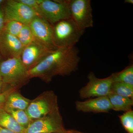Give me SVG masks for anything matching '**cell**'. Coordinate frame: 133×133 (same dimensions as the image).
<instances>
[{
    "instance_id": "6da1fadb",
    "label": "cell",
    "mask_w": 133,
    "mask_h": 133,
    "mask_svg": "<svg viewBox=\"0 0 133 133\" xmlns=\"http://www.w3.org/2000/svg\"><path fill=\"white\" fill-rule=\"evenodd\" d=\"M79 51L76 46L58 48L28 71L29 78H38L46 83L56 76H69L78 69Z\"/></svg>"
},
{
    "instance_id": "7a4b0ae2",
    "label": "cell",
    "mask_w": 133,
    "mask_h": 133,
    "mask_svg": "<svg viewBox=\"0 0 133 133\" xmlns=\"http://www.w3.org/2000/svg\"><path fill=\"white\" fill-rule=\"evenodd\" d=\"M0 76L3 83L17 90L30 79L28 70L23 64L20 56L3 59L0 63Z\"/></svg>"
},
{
    "instance_id": "3957f363",
    "label": "cell",
    "mask_w": 133,
    "mask_h": 133,
    "mask_svg": "<svg viewBox=\"0 0 133 133\" xmlns=\"http://www.w3.org/2000/svg\"><path fill=\"white\" fill-rule=\"evenodd\" d=\"M52 25L54 43L57 48L75 46L85 30L79 28L71 18Z\"/></svg>"
},
{
    "instance_id": "277c9868",
    "label": "cell",
    "mask_w": 133,
    "mask_h": 133,
    "mask_svg": "<svg viewBox=\"0 0 133 133\" xmlns=\"http://www.w3.org/2000/svg\"><path fill=\"white\" fill-rule=\"evenodd\" d=\"M59 109L57 97L52 91L44 92L31 100L25 110L31 121L42 118Z\"/></svg>"
},
{
    "instance_id": "5b68a950",
    "label": "cell",
    "mask_w": 133,
    "mask_h": 133,
    "mask_svg": "<svg viewBox=\"0 0 133 133\" xmlns=\"http://www.w3.org/2000/svg\"><path fill=\"white\" fill-rule=\"evenodd\" d=\"M37 16L51 24L71 18L66 1L38 0Z\"/></svg>"
},
{
    "instance_id": "8992f818",
    "label": "cell",
    "mask_w": 133,
    "mask_h": 133,
    "mask_svg": "<svg viewBox=\"0 0 133 133\" xmlns=\"http://www.w3.org/2000/svg\"><path fill=\"white\" fill-rule=\"evenodd\" d=\"M62 115L58 109L50 114L31 121L24 133H55L66 131Z\"/></svg>"
},
{
    "instance_id": "52a82bcc",
    "label": "cell",
    "mask_w": 133,
    "mask_h": 133,
    "mask_svg": "<svg viewBox=\"0 0 133 133\" xmlns=\"http://www.w3.org/2000/svg\"><path fill=\"white\" fill-rule=\"evenodd\" d=\"M71 18L81 29L93 26L92 8L90 0L66 1Z\"/></svg>"
},
{
    "instance_id": "ba28073f",
    "label": "cell",
    "mask_w": 133,
    "mask_h": 133,
    "mask_svg": "<svg viewBox=\"0 0 133 133\" xmlns=\"http://www.w3.org/2000/svg\"><path fill=\"white\" fill-rule=\"evenodd\" d=\"M88 81L79 91L82 99L108 96L111 92L113 83L111 75L104 78H98L94 73L91 72L88 76Z\"/></svg>"
},
{
    "instance_id": "9c48e42d",
    "label": "cell",
    "mask_w": 133,
    "mask_h": 133,
    "mask_svg": "<svg viewBox=\"0 0 133 133\" xmlns=\"http://www.w3.org/2000/svg\"><path fill=\"white\" fill-rule=\"evenodd\" d=\"M3 8L5 23L9 21H14L29 24L35 17L37 16L33 10L19 2L18 0L6 1Z\"/></svg>"
},
{
    "instance_id": "30bf717a",
    "label": "cell",
    "mask_w": 133,
    "mask_h": 133,
    "mask_svg": "<svg viewBox=\"0 0 133 133\" xmlns=\"http://www.w3.org/2000/svg\"><path fill=\"white\" fill-rule=\"evenodd\" d=\"M29 25L36 42L52 50L57 49L54 43L52 24L44 19L37 16L33 19Z\"/></svg>"
},
{
    "instance_id": "8fae6325",
    "label": "cell",
    "mask_w": 133,
    "mask_h": 133,
    "mask_svg": "<svg viewBox=\"0 0 133 133\" xmlns=\"http://www.w3.org/2000/svg\"><path fill=\"white\" fill-rule=\"evenodd\" d=\"M53 51L39 43L34 42L24 47L20 58L28 71L42 62Z\"/></svg>"
},
{
    "instance_id": "7c38bea8",
    "label": "cell",
    "mask_w": 133,
    "mask_h": 133,
    "mask_svg": "<svg viewBox=\"0 0 133 133\" xmlns=\"http://www.w3.org/2000/svg\"><path fill=\"white\" fill-rule=\"evenodd\" d=\"M24 48L17 37L4 31L0 35V54L3 59L19 57Z\"/></svg>"
},
{
    "instance_id": "4fadbf2b",
    "label": "cell",
    "mask_w": 133,
    "mask_h": 133,
    "mask_svg": "<svg viewBox=\"0 0 133 133\" xmlns=\"http://www.w3.org/2000/svg\"><path fill=\"white\" fill-rule=\"evenodd\" d=\"M76 109L84 112L108 113L112 110L108 96L90 98L85 101H77L75 102Z\"/></svg>"
},
{
    "instance_id": "5bb4252c",
    "label": "cell",
    "mask_w": 133,
    "mask_h": 133,
    "mask_svg": "<svg viewBox=\"0 0 133 133\" xmlns=\"http://www.w3.org/2000/svg\"><path fill=\"white\" fill-rule=\"evenodd\" d=\"M17 90L13 91L9 94L3 107L26 110L31 100L24 97Z\"/></svg>"
},
{
    "instance_id": "9a60e30c",
    "label": "cell",
    "mask_w": 133,
    "mask_h": 133,
    "mask_svg": "<svg viewBox=\"0 0 133 133\" xmlns=\"http://www.w3.org/2000/svg\"><path fill=\"white\" fill-rule=\"evenodd\" d=\"M111 105L112 110L126 112L132 110L133 99L111 92L108 96Z\"/></svg>"
},
{
    "instance_id": "2e32d148",
    "label": "cell",
    "mask_w": 133,
    "mask_h": 133,
    "mask_svg": "<svg viewBox=\"0 0 133 133\" xmlns=\"http://www.w3.org/2000/svg\"><path fill=\"white\" fill-rule=\"evenodd\" d=\"M0 127L17 133H24L25 129L18 124L3 107L0 108Z\"/></svg>"
},
{
    "instance_id": "e0dca14e",
    "label": "cell",
    "mask_w": 133,
    "mask_h": 133,
    "mask_svg": "<svg viewBox=\"0 0 133 133\" xmlns=\"http://www.w3.org/2000/svg\"><path fill=\"white\" fill-rule=\"evenodd\" d=\"M113 82H118L133 85V65H129L121 71L111 74Z\"/></svg>"
},
{
    "instance_id": "ac0fdd59",
    "label": "cell",
    "mask_w": 133,
    "mask_h": 133,
    "mask_svg": "<svg viewBox=\"0 0 133 133\" xmlns=\"http://www.w3.org/2000/svg\"><path fill=\"white\" fill-rule=\"evenodd\" d=\"M111 92L133 99V85L125 83L113 82L111 87Z\"/></svg>"
},
{
    "instance_id": "d6986e66",
    "label": "cell",
    "mask_w": 133,
    "mask_h": 133,
    "mask_svg": "<svg viewBox=\"0 0 133 133\" xmlns=\"http://www.w3.org/2000/svg\"><path fill=\"white\" fill-rule=\"evenodd\" d=\"M3 108L12 116L18 124L23 127L26 129L29 125L31 121L29 118L25 111L4 108Z\"/></svg>"
},
{
    "instance_id": "ffe728a7",
    "label": "cell",
    "mask_w": 133,
    "mask_h": 133,
    "mask_svg": "<svg viewBox=\"0 0 133 133\" xmlns=\"http://www.w3.org/2000/svg\"><path fill=\"white\" fill-rule=\"evenodd\" d=\"M17 38L23 47L36 42L35 37L29 24H25L22 28Z\"/></svg>"
},
{
    "instance_id": "44dd1931",
    "label": "cell",
    "mask_w": 133,
    "mask_h": 133,
    "mask_svg": "<svg viewBox=\"0 0 133 133\" xmlns=\"http://www.w3.org/2000/svg\"><path fill=\"white\" fill-rule=\"evenodd\" d=\"M122 127L128 133H133V111L125 112L119 116Z\"/></svg>"
},
{
    "instance_id": "7402d4cb",
    "label": "cell",
    "mask_w": 133,
    "mask_h": 133,
    "mask_svg": "<svg viewBox=\"0 0 133 133\" xmlns=\"http://www.w3.org/2000/svg\"><path fill=\"white\" fill-rule=\"evenodd\" d=\"M24 25L16 21H9L5 22L3 31L17 37Z\"/></svg>"
},
{
    "instance_id": "603a6c76",
    "label": "cell",
    "mask_w": 133,
    "mask_h": 133,
    "mask_svg": "<svg viewBox=\"0 0 133 133\" xmlns=\"http://www.w3.org/2000/svg\"><path fill=\"white\" fill-rule=\"evenodd\" d=\"M19 2L22 3L31 8L33 10L37 15L38 10V0H18Z\"/></svg>"
},
{
    "instance_id": "cb8c5ba5",
    "label": "cell",
    "mask_w": 133,
    "mask_h": 133,
    "mask_svg": "<svg viewBox=\"0 0 133 133\" xmlns=\"http://www.w3.org/2000/svg\"><path fill=\"white\" fill-rule=\"evenodd\" d=\"M16 90H18L15 88H11L0 94V108L3 107L9 94L13 91Z\"/></svg>"
},
{
    "instance_id": "d4e9b609",
    "label": "cell",
    "mask_w": 133,
    "mask_h": 133,
    "mask_svg": "<svg viewBox=\"0 0 133 133\" xmlns=\"http://www.w3.org/2000/svg\"><path fill=\"white\" fill-rule=\"evenodd\" d=\"M3 6L0 7V35L4 30L5 24V15Z\"/></svg>"
},
{
    "instance_id": "484cf974",
    "label": "cell",
    "mask_w": 133,
    "mask_h": 133,
    "mask_svg": "<svg viewBox=\"0 0 133 133\" xmlns=\"http://www.w3.org/2000/svg\"><path fill=\"white\" fill-rule=\"evenodd\" d=\"M11 88H11L9 86L3 83L2 79L0 76V94Z\"/></svg>"
},
{
    "instance_id": "4316f807",
    "label": "cell",
    "mask_w": 133,
    "mask_h": 133,
    "mask_svg": "<svg viewBox=\"0 0 133 133\" xmlns=\"http://www.w3.org/2000/svg\"><path fill=\"white\" fill-rule=\"evenodd\" d=\"M0 133H17L14 131H10L6 129L0 127Z\"/></svg>"
},
{
    "instance_id": "83f0119b",
    "label": "cell",
    "mask_w": 133,
    "mask_h": 133,
    "mask_svg": "<svg viewBox=\"0 0 133 133\" xmlns=\"http://www.w3.org/2000/svg\"><path fill=\"white\" fill-rule=\"evenodd\" d=\"M69 133H85L83 132H81L78 131L77 130H74V129H70V130H69Z\"/></svg>"
},
{
    "instance_id": "f1b7e54d",
    "label": "cell",
    "mask_w": 133,
    "mask_h": 133,
    "mask_svg": "<svg viewBox=\"0 0 133 133\" xmlns=\"http://www.w3.org/2000/svg\"><path fill=\"white\" fill-rule=\"evenodd\" d=\"M125 2L126 3H130V4H133V0H125Z\"/></svg>"
},
{
    "instance_id": "f546056e",
    "label": "cell",
    "mask_w": 133,
    "mask_h": 133,
    "mask_svg": "<svg viewBox=\"0 0 133 133\" xmlns=\"http://www.w3.org/2000/svg\"><path fill=\"white\" fill-rule=\"evenodd\" d=\"M5 1H4V0H0V7L2 6L5 3Z\"/></svg>"
},
{
    "instance_id": "4dcf8cb0",
    "label": "cell",
    "mask_w": 133,
    "mask_h": 133,
    "mask_svg": "<svg viewBox=\"0 0 133 133\" xmlns=\"http://www.w3.org/2000/svg\"><path fill=\"white\" fill-rule=\"evenodd\" d=\"M3 58L2 57V56L1 55V54H0V63H1L3 60Z\"/></svg>"
},
{
    "instance_id": "1f68e13d",
    "label": "cell",
    "mask_w": 133,
    "mask_h": 133,
    "mask_svg": "<svg viewBox=\"0 0 133 133\" xmlns=\"http://www.w3.org/2000/svg\"><path fill=\"white\" fill-rule=\"evenodd\" d=\"M55 133H69V130H66V131L63 132H56Z\"/></svg>"
}]
</instances>
